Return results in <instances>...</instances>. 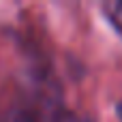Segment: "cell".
Listing matches in <instances>:
<instances>
[{
  "label": "cell",
  "mask_w": 122,
  "mask_h": 122,
  "mask_svg": "<svg viewBox=\"0 0 122 122\" xmlns=\"http://www.w3.org/2000/svg\"><path fill=\"white\" fill-rule=\"evenodd\" d=\"M64 122H84V120H75V118H64Z\"/></svg>",
  "instance_id": "3"
},
{
  "label": "cell",
  "mask_w": 122,
  "mask_h": 122,
  "mask_svg": "<svg viewBox=\"0 0 122 122\" xmlns=\"http://www.w3.org/2000/svg\"><path fill=\"white\" fill-rule=\"evenodd\" d=\"M101 11L105 15V19L114 26V30L122 36V0H112V2H103Z\"/></svg>",
  "instance_id": "1"
},
{
  "label": "cell",
  "mask_w": 122,
  "mask_h": 122,
  "mask_svg": "<svg viewBox=\"0 0 122 122\" xmlns=\"http://www.w3.org/2000/svg\"><path fill=\"white\" fill-rule=\"evenodd\" d=\"M116 114H118V118L122 120V101L118 103V107H116Z\"/></svg>",
  "instance_id": "2"
}]
</instances>
